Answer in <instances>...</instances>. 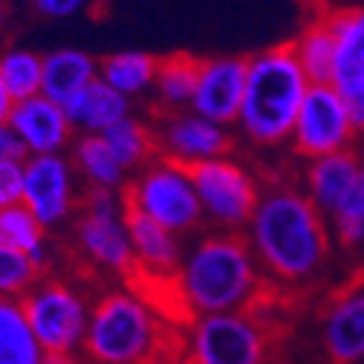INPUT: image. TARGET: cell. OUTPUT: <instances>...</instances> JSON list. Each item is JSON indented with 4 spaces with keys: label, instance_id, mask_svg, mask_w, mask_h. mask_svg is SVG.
<instances>
[{
    "label": "cell",
    "instance_id": "8",
    "mask_svg": "<svg viewBox=\"0 0 364 364\" xmlns=\"http://www.w3.org/2000/svg\"><path fill=\"white\" fill-rule=\"evenodd\" d=\"M21 306L43 352H82L92 304L77 286L46 273L21 298Z\"/></svg>",
    "mask_w": 364,
    "mask_h": 364
},
{
    "label": "cell",
    "instance_id": "31",
    "mask_svg": "<svg viewBox=\"0 0 364 364\" xmlns=\"http://www.w3.org/2000/svg\"><path fill=\"white\" fill-rule=\"evenodd\" d=\"M23 204V161L0 164V209Z\"/></svg>",
    "mask_w": 364,
    "mask_h": 364
},
{
    "label": "cell",
    "instance_id": "14",
    "mask_svg": "<svg viewBox=\"0 0 364 364\" xmlns=\"http://www.w3.org/2000/svg\"><path fill=\"white\" fill-rule=\"evenodd\" d=\"M247 82V59L245 56H212L199 61L191 112L207 120L235 128Z\"/></svg>",
    "mask_w": 364,
    "mask_h": 364
},
{
    "label": "cell",
    "instance_id": "10",
    "mask_svg": "<svg viewBox=\"0 0 364 364\" xmlns=\"http://www.w3.org/2000/svg\"><path fill=\"white\" fill-rule=\"evenodd\" d=\"M359 138L362 133L352 122V115L336 87L331 82H321V85H311L306 92L288 151L298 161H314L328 153L357 148Z\"/></svg>",
    "mask_w": 364,
    "mask_h": 364
},
{
    "label": "cell",
    "instance_id": "1",
    "mask_svg": "<svg viewBox=\"0 0 364 364\" xmlns=\"http://www.w3.org/2000/svg\"><path fill=\"white\" fill-rule=\"evenodd\" d=\"M242 235L262 278L280 286L314 283L334 252L326 217L291 178L262 181L260 201Z\"/></svg>",
    "mask_w": 364,
    "mask_h": 364
},
{
    "label": "cell",
    "instance_id": "27",
    "mask_svg": "<svg viewBox=\"0 0 364 364\" xmlns=\"http://www.w3.org/2000/svg\"><path fill=\"white\" fill-rule=\"evenodd\" d=\"M43 354L18 298H0V364H41Z\"/></svg>",
    "mask_w": 364,
    "mask_h": 364
},
{
    "label": "cell",
    "instance_id": "26",
    "mask_svg": "<svg viewBox=\"0 0 364 364\" xmlns=\"http://www.w3.org/2000/svg\"><path fill=\"white\" fill-rule=\"evenodd\" d=\"M102 140L107 143L112 156L117 158V164L128 171L130 176L158 156L151 120L138 117L135 112L130 117H125V120H120L117 125H112L109 130H105Z\"/></svg>",
    "mask_w": 364,
    "mask_h": 364
},
{
    "label": "cell",
    "instance_id": "5",
    "mask_svg": "<svg viewBox=\"0 0 364 364\" xmlns=\"http://www.w3.org/2000/svg\"><path fill=\"white\" fill-rule=\"evenodd\" d=\"M122 199L125 209L143 214L181 240L191 235L196 237L204 227L191 171L161 156L135 171L122 191Z\"/></svg>",
    "mask_w": 364,
    "mask_h": 364
},
{
    "label": "cell",
    "instance_id": "35",
    "mask_svg": "<svg viewBox=\"0 0 364 364\" xmlns=\"http://www.w3.org/2000/svg\"><path fill=\"white\" fill-rule=\"evenodd\" d=\"M13 97L8 95V90H6V85L0 82V125H6L8 122V117H11V109H13Z\"/></svg>",
    "mask_w": 364,
    "mask_h": 364
},
{
    "label": "cell",
    "instance_id": "23",
    "mask_svg": "<svg viewBox=\"0 0 364 364\" xmlns=\"http://www.w3.org/2000/svg\"><path fill=\"white\" fill-rule=\"evenodd\" d=\"M0 245L26 252L43 275L51 267V240L49 232L38 225L26 204L0 209Z\"/></svg>",
    "mask_w": 364,
    "mask_h": 364
},
{
    "label": "cell",
    "instance_id": "32",
    "mask_svg": "<svg viewBox=\"0 0 364 364\" xmlns=\"http://www.w3.org/2000/svg\"><path fill=\"white\" fill-rule=\"evenodd\" d=\"M92 3L97 0H31V6L38 16L51 21H61V18H74L79 13L90 11Z\"/></svg>",
    "mask_w": 364,
    "mask_h": 364
},
{
    "label": "cell",
    "instance_id": "4",
    "mask_svg": "<svg viewBox=\"0 0 364 364\" xmlns=\"http://www.w3.org/2000/svg\"><path fill=\"white\" fill-rule=\"evenodd\" d=\"M311 82L291 43L247 56V82L235 130L257 151H280L291 143L293 125Z\"/></svg>",
    "mask_w": 364,
    "mask_h": 364
},
{
    "label": "cell",
    "instance_id": "6",
    "mask_svg": "<svg viewBox=\"0 0 364 364\" xmlns=\"http://www.w3.org/2000/svg\"><path fill=\"white\" fill-rule=\"evenodd\" d=\"M188 171L204 225L219 232H245L262 194L260 173L235 153L204 161Z\"/></svg>",
    "mask_w": 364,
    "mask_h": 364
},
{
    "label": "cell",
    "instance_id": "12",
    "mask_svg": "<svg viewBox=\"0 0 364 364\" xmlns=\"http://www.w3.org/2000/svg\"><path fill=\"white\" fill-rule=\"evenodd\" d=\"M156 151L166 161L194 168V166L235 153V130L217 125L191 109L178 112H148Z\"/></svg>",
    "mask_w": 364,
    "mask_h": 364
},
{
    "label": "cell",
    "instance_id": "9",
    "mask_svg": "<svg viewBox=\"0 0 364 364\" xmlns=\"http://www.w3.org/2000/svg\"><path fill=\"white\" fill-rule=\"evenodd\" d=\"M267 354L270 331L252 309L194 318L183 364H265Z\"/></svg>",
    "mask_w": 364,
    "mask_h": 364
},
{
    "label": "cell",
    "instance_id": "20",
    "mask_svg": "<svg viewBox=\"0 0 364 364\" xmlns=\"http://www.w3.org/2000/svg\"><path fill=\"white\" fill-rule=\"evenodd\" d=\"M100 77V61L82 49H56L43 54L41 95L64 105Z\"/></svg>",
    "mask_w": 364,
    "mask_h": 364
},
{
    "label": "cell",
    "instance_id": "3",
    "mask_svg": "<svg viewBox=\"0 0 364 364\" xmlns=\"http://www.w3.org/2000/svg\"><path fill=\"white\" fill-rule=\"evenodd\" d=\"M82 352L90 364H176L186 344L143 293L120 288L92 304Z\"/></svg>",
    "mask_w": 364,
    "mask_h": 364
},
{
    "label": "cell",
    "instance_id": "21",
    "mask_svg": "<svg viewBox=\"0 0 364 364\" xmlns=\"http://www.w3.org/2000/svg\"><path fill=\"white\" fill-rule=\"evenodd\" d=\"M69 158L85 188H109L125 191L130 173L117 164L102 135H77L69 148Z\"/></svg>",
    "mask_w": 364,
    "mask_h": 364
},
{
    "label": "cell",
    "instance_id": "18",
    "mask_svg": "<svg viewBox=\"0 0 364 364\" xmlns=\"http://www.w3.org/2000/svg\"><path fill=\"white\" fill-rule=\"evenodd\" d=\"M125 225L133 245L135 273H140L143 278L171 283L186 250L181 237L130 209H125Z\"/></svg>",
    "mask_w": 364,
    "mask_h": 364
},
{
    "label": "cell",
    "instance_id": "7",
    "mask_svg": "<svg viewBox=\"0 0 364 364\" xmlns=\"http://www.w3.org/2000/svg\"><path fill=\"white\" fill-rule=\"evenodd\" d=\"M72 230L79 255L90 265L117 278L135 275V255L125 225L122 191L85 188Z\"/></svg>",
    "mask_w": 364,
    "mask_h": 364
},
{
    "label": "cell",
    "instance_id": "17",
    "mask_svg": "<svg viewBox=\"0 0 364 364\" xmlns=\"http://www.w3.org/2000/svg\"><path fill=\"white\" fill-rule=\"evenodd\" d=\"M364 166V148H349V151L328 153V156L304 161L298 183L304 194L314 201V207L328 217L334 207L344 199V194L357 181L359 171Z\"/></svg>",
    "mask_w": 364,
    "mask_h": 364
},
{
    "label": "cell",
    "instance_id": "13",
    "mask_svg": "<svg viewBox=\"0 0 364 364\" xmlns=\"http://www.w3.org/2000/svg\"><path fill=\"white\" fill-rule=\"evenodd\" d=\"M336 36L331 85L346 102L352 122L364 133V8H341L328 13Z\"/></svg>",
    "mask_w": 364,
    "mask_h": 364
},
{
    "label": "cell",
    "instance_id": "22",
    "mask_svg": "<svg viewBox=\"0 0 364 364\" xmlns=\"http://www.w3.org/2000/svg\"><path fill=\"white\" fill-rule=\"evenodd\" d=\"M199 61L191 54H171L158 61V74L151 90V112H178L191 107Z\"/></svg>",
    "mask_w": 364,
    "mask_h": 364
},
{
    "label": "cell",
    "instance_id": "38",
    "mask_svg": "<svg viewBox=\"0 0 364 364\" xmlns=\"http://www.w3.org/2000/svg\"><path fill=\"white\" fill-rule=\"evenodd\" d=\"M362 364H364V362H362Z\"/></svg>",
    "mask_w": 364,
    "mask_h": 364
},
{
    "label": "cell",
    "instance_id": "37",
    "mask_svg": "<svg viewBox=\"0 0 364 364\" xmlns=\"http://www.w3.org/2000/svg\"><path fill=\"white\" fill-rule=\"evenodd\" d=\"M362 138H364V133H362ZM362 148H364V146H362Z\"/></svg>",
    "mask_w": 364,
    "mask_h": 364
},
{
    "label": "cell",
    "instance_id": "34",
    "mask_svg": "<svg viewBox=\"0 0 364 364\" xmlns=\"http://www.w3.org/2000/svg\"><path fill=\"white\" fill-rule=\"evenodd\" d=\"M41 364H85L79 359V354H59V352H46Z\"/></svg>",
    "mask_w": 364,
    "mask_h": 364
},
{
    "label": "cell",
    "instance_id": "28",
    "mask_svg": "<svg viewBox=\"0 0 364 364\" xmlns=\"http://www.w3.org/2000/svg\"><path fill=\"white\" fill-rule=\"evenodd\" d=\"M334 247L344 252H359L364 250V166L359 171L357 181L344 194V199L326 217Z\"/></svg>",
    "mask_w": 364,
    "mask_h": 364
},
{
    "label": "cell",
    "instance_id": "33",
    "mask_svg": "<svg viewBox=\"0 0 364 364\" xmlns=\"http://www.w3.org/2000/svg\"><path fill=\"white\" fill-rule=\"evenodd\" d=\"M26 151L21 146V138L13 133L11 125H0V164H6V161H26Z\"/></svg>",
    "mask_w": 364,
    "mask_h": 364
},
{
    "label": "cell",
    "instance_id": "11",
    "mask_svg": "<svg viewBox=\"0 0 364 364\" xmlns=\"http://www.w3.org/2000/svg\"><path fill=\"white\" fill-rule=\"evenodd\" d=\"M85 183L79 181L69 153L31 156L23 161V204L46 232L74 222L82 207Z\"/></svg>",
    "mask_w": 364,
    "mask_h": 364
},
{
    "label": "cell",
    "instance_id": "15",
    "mask_svg": "<svg viewBox=\"0 0 364 364\" xmlns=\"http://www.w3.org/2000/svg\"><path fill=\"white\" fill-rule=\"evenodd\" d=\"M8 125L21 138V146L28 158L69 153L74 138H77L67 117V109L43 95L13 105Z\"/></svg>",
    "mask_w": 364,
    "mask_h": 364
},
{
    "label": "cell",
    "instance_id": "25",
    "mask_svg": "<svg viewBox=\"0 0 364 364\" xmlns=\"http://www.w3.org/2000/svg\"><path fill=\"white\" fill-rule=\"evenodd\" d=\"M291 49L311 85L328 82L336 56V36L328 13L306 23V28L298 33L296 41H291Z\"/></svg>",
    "mask_w": 364,
    "mask_h": 364
},
{
    "label": "cell",
    "instance_id": "36",
    "mask_svg": "<svg viewBox=\"0 0 364 364\" xmlns=\"http://www.w3.org/2000/svg\"><path fill=\"white\" fill-rule=\"evenodd\" d=\"M8 21H11V8H8V0H0V36H3V31L8 28Z\"/></svg>",
    "mask_w": 364,
    "mask_h": 364
},
{
    "label": "cell",
    "instance_id": "24",
    "mask_svg": "<svg viewBox=\"0 0 364 364\" xmlns=\"http://www.w3.org/2000/svg\"><path fill=\"white\" fill-rule=\"evenodd\" d=\"M158 61L161 59L148 51H115L100 61V79L122 97H146L156 82Z\"/></svg>",
    "mask_w": 364,
    "mask_h": 364
},
{
    "label": "cell",
    "instance_id": "29",
    "mask_svg": "<svg viewBox=\"0 0 364 364\" xmlns=\"http://www.w3.org/2000/svg\"><path fill=\"white\" fill-rule=\"evenodd\" d=\"M0 82L6 85L13 102L41 95L43 56L21 46L0 51Z\"/></svg>",
    "mask_w": 364,
    "mask_h": 364
},
{
    "label": "cell",
    "instance_id": "30",
    "mask_svg": "<svg viewBox=\"0 0 364 364\" xmlns=\"http://www.w3.org/2000/svg\"><path fill=\"white\" fill-rule=\"evenodd\" d=\"M43 278L26 252L0 245V298H23Z\"/></svg>",
    "mask_w": 364,
    "mask_h": 364
},
{
    "label": "cell",
    "instance_id": "19",
    "mask_svg": "<svg viewBox=\"0 0 364 364\" xmlns=\"http://www.w3.org/2000/svg\"><path fill=\"white\" fill-rule=\"evenodd\" d=\"M64 109L77 135H102L105 130L133 115V100L122 97L120 92L97 77L82 92H77L64 105Z\"/></svg>",
    "mask_w": 364,
    "mask_h": 364
},
{
    "label": "cell",
    "instance_id": "16",
    "mask_svg": "<svg viewBox=\"0 0 364 364\" xmlns=\"http://www.w3.org/2000/svg\"><path fill=\"white\" fill-rule=\"evenodd\" d=\"M321 346L328 364L364 362V280L328 301L321 316Z\"/></svg>",
    "mask_w": 364,
    "mask_h": 364
},
{
    "label": "cell",
    "instance_id": "2",
    "mask_svg": "<svg viewBox=\"0 0 364 364\" xmlns=\"http://www.w3.org/2000/svg\"><path fill=\"white\" fill-rule=\"evenodd\" d=\"M171 283L188 321H194L199 316L252 311L267 280L242 232L209 230L186 245Z\"/></svg>",
    "mask_w": 364,
    "mask_h": 364
}]
</instances>
